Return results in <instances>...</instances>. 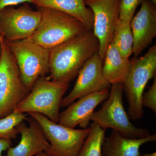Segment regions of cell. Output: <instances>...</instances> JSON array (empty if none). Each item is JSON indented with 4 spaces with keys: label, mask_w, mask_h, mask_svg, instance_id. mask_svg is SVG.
<instances>
[{
    "label": "cell",
    "mask_w": 156,
    "mask_h": 156,
    "mask_svg": "<svg viewBox=\"0 0 156 156\" xmlns=\"http://www.w3.org/2000/svg\"><path fill=\"white\" fill-rule=\"evenodd\" d=\"M99 43L92 30H87L50 50V78L69 83L86 62L98 53Z\"/></svg>",
    "instance_id": "1"
},
{
    "label": "cell",
    "mask_w": 156,
    "mask_h": 156,
    "mask_svg": "<svg viewBox=\"0 0 156 156\" xmlns=\"http://www.w3.org/2000/svg\"><path fill=\"white\" fill-rule=\"evenodd\" d=\"M41 14L36 30L27 38L51 49L87 31L78 19L61 11L47 8H38Z\"/></svg>",
    "instance_id": "2"
},
{
    "label": "cell",
    "mask_w": 156,
    "mask_h": 156,
    "mask_svg": "<svg viewBox=\"0 0 156 156\" xmlns=\"http://www.w3.org/2000/svg\"><path fill=\"white\" fill-rule=\"evenodd\" d=\"M123 84L112 85L107 100L101 108L89 118L100 128H111L124 137L131 139L143 138L151 135L147 128L136 127L130 121L123 103Z\"/></svg>",
    "instance_id": "3"
},
{
    "label": "cell",
    "mask_w": 156,
    "mask_h": 156,
    "mask_svg": "<svg viewBox=\"0 0 156 156\" xmlns=\"http://www.w3.org/2000/svg\"><path fill=\"white\" fill-rule=\"evenodd\" d=\"M69 84L52 80L50 77H41L14 111L41 114L58 123L62 101Z\"/></svg>",
    "instance_id": "4"
},
{
    "label": "cell",
    "mask_w": 156,
    "mask_h": 156,
    "mask_svg": "<svg viewBox=\"0 0 156 156\" xmlns=\"http://www.w3.org/2000/svg\"><path fill=\"white\" fill-rule=\"evenodd\" d=\"M156 45L151 47L144 56L131 61L128 76L123 83L128 104L130 119L139 120L143 116L142 97L148 82L156 75Z\"/></svg>",
    "instance_id": "5"
},
{
    "label": "cell",
    "mask_w": 156,
    "mask_h": 156,
    "mask_svg": "<svg viewBox=\"0 0 156 156\" xmlns=\"http://www.w3.org/2000/svg\"><path fill=\"white\" fill-rule=\"evenodd\" d=\"M7 43L17 62L23 83L30 92L39 78L50 72V50L27 39Z\"/></svg>",
    "instance_id": "6"
},
{
    "label": "cell",
    "mask_w": 156,
    "mask_h": 156,
    "mask_svg": "<svg viewBox=\"0 0 156 156\" xmlns=\"http://www.w3.org/2000/svg\"><path fill=\"white\" fill-rule=\"evenodd\" d=\"M0 57V119L14 111L28 95L20 78L17 62L7 41L2 37Z\"/></svg>",
    "instance_id": "7"
},
{
    "label": "cell",
    "mask_w": 156,
    "mask_h": 156,
    "mask_svg": "<svg viewBox=\"0 0 156 156\" xmlns=\"http://www.w3.org/2000/svg\"><path fill=\"white\" fill-rule=\"evenodd\" d=\"M28 114L36 120L43 129L50 143L46 152L50 156H76L90 132V128H69L54 122L41 114Z\"/></svg>",
    "instance_id": "8"
},
{
    "label": "cell",
    "mask_w": 156,
    "mask_h": 156,
    "mask_svg": "<svg viewBox=\"0 0 156 156\" xmlns=\"http://www.w3.org/2000/svg\"><path fill=\"white\" fill-rule=\"evenodd\" d=\"M41 11L33 10L28 3L0 11V34L7 42L28 38L36 30L41 21Z\"/></svg>",
    "instance_id": "9"
},
{
    "label": "cell",
    "mask_w": 156,
    "mask_h": 156,
    "mask_svg": "<svg viewBox=\"0 0 156 156\" xmlns=\"http://www.w3.org/2000/svg\"><path fill=\"white\" fill-rule=\"evenodd\" d=\"M85 2L93 13L92 31L99 42L98 54L104 60L119 19L120 0H85Z\"/></svg>",
    "instance_id": "10"
},
{
    "label": "cell",
    "mask_w": 156,
    "mask_h": 156,
    "mask_svg": "<svg viewBox=\"0 0 156 156\" xmlns=\"http://www.w3.org/2000/svg\"><path fill=\"white\" fill-rule=\"evenodd\" d=\"M103 61L97 53L86 62L78 73L72 90L62 101L61 108L69 106L75 101L90 93L111 87L102 73Z\"/></svg>",
    "instance_id": "11"
},
{
    "label": "cell",
    "mask_w": 156,
    "mask_h": 156,
    "mask_svg": "<svg viewBox=\"0 0 156 156\" xmlns=\"http://www.w3.org/2000/svg\"><path fill=\"white\" fill-rule=\"evenodd\" d=\"M130 23L133 37V53L137 57L156 37L155 5L150 0H145Z\"/></svg>",
    "instance_id": "12"
},
{
    "label": "cell",
    "mask_w": 156,
    "mask_h": 156,
    "mask_svg": "<svg viewBox=\"0 0 156 156\" xmlns=\"http://www.w3.org/2000/svg\"><path fill=\"white\" fill-rule=\"evenodd\" d=\"M109 92V89H105L80 98L59 113L58 123L69 128H75L80 125L87 128L90 116L100 103L107 99Z\"/></svg>",
    "instance_id": "13"
},
{
    "label": "cell",
    "mask_w": 156,
    "mask_h": 156,
    "mask_svg": "<svg viewBox=\"0 0 156 156\" xmlns=\"http://www.w3.org/2000/svg\"><path fill=\"white\" fill-rule=\"evenodd\" d=\"M27 121L28 126L23 122L16 127L21 139L16 146L9 148L6 156H35L48 151L50 143L41 126L32 117Z\"/></svg>",
    "instance_id": "14"
},
{
    "label": "cell",
    "mask_w": 156,
    "mask_h": 156,
    "mask_svg": "<svg viewBox=\"0 0 156 156\" xmlns=\"http://www.w3.org/2000/svg\"><path fill=\"white\" fill-rule=\"evenodd\" d=\"M156 141V134L143 138L131 139L124 137L112 130L111 134L104 139L102 155L139 156L141 154L140 149L143 144Z\"/></svg>",
    "instance_id": "15"
},
{
    "label": "cell",
    "mask_w": 156,
    "mask_h": 156,
    "mask_svg": "<svg viewBox=\"0 0 156 156\" xmlns=\"http://www.w3.org/2000/svg\"><path fill=\"white\" fill-rule=\"evenodd\" d=\"M32 4L37 8H50L69 14L80 20L87 30H93V13L85 0H32Z\"/></svg>",
    "instance_id": "16"
},
{
    "label": "cell",
    "mask_w": 156,
    "mask_h": 156,
    "mask_svg": "<svg viewBox=\"0 0 156 156\" xmlns=\"http://www.w3.org/2000/svg\"><path fill=\"white\" fill-rule=\"evenodd\" d=\"M102 66L104 76L111 85L123 84L130 70L131 61L123 57L112 41L109 45Z\"/></svg>",
    "instance_id": "17"
},
{
    "label": "cell",
    "mask_w": 156,
    "mask_h": 156,
    "mask_svg": "<svg viewBox=\"0 0 156 156\" xmlns=\"http://www.w3.org/2000/svg\"><path fill=\"white\" fill-rule=\"evenodd\" d=\"M90 131L76 156H102V144L105 130L95 122L90 125Z\"/></svg>",
    "instance_id": "18"
},
{
    "label": "cell",
    "mask_w": 156,
    "mask_h": 156,
    "mask_svg": "<svg viewBox=\"0 0 156 156\" xmlns=\"http://www.w3.org/2000/svg\"><path fill=\"white\" fill-rule=\"evenodd\" d=\"M112 41L122 56L129 58L133 53V37L131 23L119 19L115 27Z\"/></svg>",
    "instance_id": "19"
},
{
    "label": "cell",
    "mask_w": 156,
    "mask_h": 156,
    "mask_svg": "<svg viewBox=\"0 0 156 156\" xmlns=\"http://www.w3.org/2000/svg\"><path fill=\"white\" fill-rule=\"evenodd\" d=\"M27 119L25 113L15 111L1 118L0 138L10 140L16 138L19 134L16 127Z\"/></svg>",
    "instance_id": "20"
},
{
    "label": "cell",
    "mask_w": 156,
    "mask_h": 156,
    "mask_svg": "<svg viewBox=\"0 0 156 156\" xmlns=\"http://www.w3.org/2000/svg\"><path fill=\"white\" fill-rule=\"evenodd\" d=\"M145 0H120L119 19L131 22L136 8Z\"/></svg>",
    "instance_id": "21"
},
{
    "label": "cell",
    "mask_w": 156,
    "mask_h": 156,
    "mask_svg": "<svg viewBox=\"0 0 156 156\" xmlns=\"http://www.w3.org/2000/svg\"><path fill=\"white\" fill-rule=\"evenodd\" d=\"M143 107L147 108L156 113V76H154L152 85L148 90L143 94L142 97Z\"/></svg>",
    "instance_id": "22"
},
{
    "label": "cell",
    "mask_w": 156,
    "mask_h": 156,
    "mask_svg": "<svg viewBox=\"0 0 156 156\" xmlns=\"http://www.w3.org/2000/svg\"><path fill=\"white\" fill-rule=\"evenodd\" d=\"M32 0H0V11L7 7H13L23 3H32Z\"/></svg>",
    "instance_id": "23"
},
{
    "label": "cell",
    "mask_w": 156,
    "mask_h": 156,
    "mask_svg": "<svg viewBox=\"0 0 156 156\" xmlns=\"http://www.w3.org/2000/svg\"><path fill=\"white\" fill-rule=\"evenodd\" d=\"M12 144V141L10 140L0 138V156H3L2 155L3 152L8 150L11 147Z\"/></svg>",
    "instance_id": "24"
},
{
    "label": "cell",
    "mask_w": 156,
    "mask_h": 156,
    "mask_svg": "<svg viewBox=\"0 0 156 156\" xmlns=\"http://www.w3.org/2000/svg\"><path fill=\"white\" fill-rule=\"evenodd\" d=\"M139 156H156V152L150 154H140Z\"/></svg>",
    "instance_id": "25"
},
{
    "label": "cell",
    "mask_w": 156,
    "mask_h": 156,
    "mask_svg": "<svg viewBox=\"0 0 156 156\" xmlns=\"http://www.w3.org/2000/svg\"><path fill=\"white\" fill-rule=\"evenodd\" d=\"M35 156H50V155L48 154L46 152H43L41 153L38 154Z\"/></svg>",
    "instance_id": "26"
},
{
    "label": "cell",
    "mask_w": 156,
    "mask_h": 156,
    "mask_svg": "<svg viewBox=\"0 0 156 156\" xmlns=\"http://www.w3.org/2000/svg\"><path fill=\"white\" fill-rule=\"evenodd\" d=\"M2 36L0 34V57H1V54H2Z\"/></svg>",
    "instance_id": "27"
},
{
    "label": "cell",
    "mask_w": 156,
    "mask_h": 156,
    "mask_svg": "<svg viewBox=\"0 0 156 156\" xmlns=\"http://www.w3.org/2000/svg\"><path fill=\"white\" fill-rule=\"evenodd\" d=\"M151 2H152L154 5H156V0H150Z\"/></svg>",
    "instance_id": "28"
}]
</instances>
